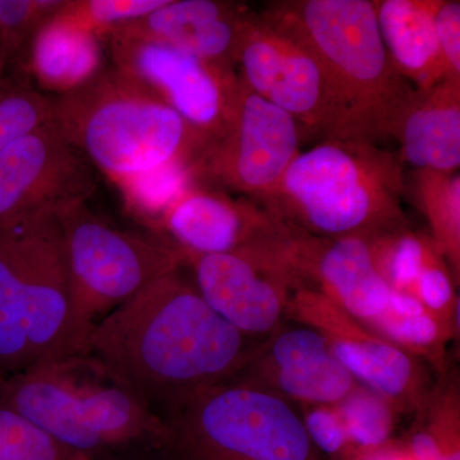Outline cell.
<instances>
[{"instance_id":"83f0119b","label":"cell","mask_w":460,"mask_h":460,"mask_svg":"<svg viewBox=\"0 0 460 460\" xmlns=\"http://www.w3.org/2000/svg\"><path fill=\"white\" fill-rule=\"evenodd\" d=\"M66 0H0V40L9 60L18 56L35 33L56 16Z\"/></svg>"},{"instance_id":"e0dca14e","label":"cell","mask_w":460,"mask_h":460,"mask_svg":"<svg viewBox=\"0 0 460 460\" xmlns=\"http://www.w3.org/2000/svg\"><path fill=\"white\" fill-rule=\"evenodd\" d=\"M244 13L246 9L237 3L223 0H168L147 16L118 27L111 35L160 42L210 62L234 66Z\"/></svg>"},{"instance_id":"7c38bea8","label":"cell","mask_w":460,"mask_h":460,"mask_svg":"<svg viewBox=\"0 0 460 460\" xmlns=\"http://www.w3.org/2000/svg\"><path fill=\"white\" fill-rule=\"evenodd\" d=\"M234 68L239 80L292 115L305 132L323 138L329 126L325 75L316 58L262 13L242 18Z\"/></svg>"},{"instance_id":"ba28073f","label":"cell","mask_w":460,"mask_h":460,"mask_svg":"<svg viewBox=\"0 0 460 460\" xmlns=\"http://www.w3.org/2000/svg\"><path fill=\"white\" fill-rule=\"evenodd\" d=\"M65 241L75 329L87 348L91 330L187 257L164 239L118 228L78 201L57 213ZM89 352V350H87Z\"/></svg>"},{"instance_id":"9a60e30c","label":"cell","mask_w":460,"mask_h":460,"mask_svg":"<svg viewBox=\"0 0 460 460\" xmlns=\"http://www.w3.org/2000/svg\"><path fill=\"white\" fill-rule=\"evenodd\" d=\"M283 256L299 284L314 281L348 316L370 323L385 313L393 288L378 271L368 239L314 237L289 226Z\"/></svg>"},{"instance_id":"2e32d148","label":"cell","mask_w":460,"mask_h":460,"mask_svg":"<svg viewBox=\"0 0 460 460\" xmlns=\"http://www.w3.org/2000/svg\"><path fill=\"white\" fill-rule=\"evenodd\" d=\"M290 298L288 311L298 313L319 330L354 380L389 401L413 394L419 380L416 366L401 347L363 332L350 323V316L316 290L298 286Z\"/></svg>"},{"instance_id":"30bf717a","label":"cell","mask_w":460,"mask_h":460,"mask_svg":"<svg viewBox=\"0 0 460 460\" xmlns=\"http://www.w3.org/2000/svg\"><path fill=\"white\" fill-rule=\"evenodd\" d=\"M108 40L115 68L147 84L177 111L202 151L222 137L241 90L234 66L145 39L111 35Z\"/></svg>"},{"instance_id":"cb8c5ba5","label":"cell","mask_w":460,"mask_h":460,"mask_svg":"<svg viewBox=\"0 0 460 460\" xmlns=\"http://www.w3.org/2000/svg\"><path fill=\"white\" fill-rule=\"evenodd\" d=\"M335 411L349 440L350 460L386 447L394 423L385 399L366 387L356 386L335 405Z\"/></svg>"},{"instance_id":"8992f818","label":"cell","mask_w":460,"mask_h":460,"mask_svg":"<svg viewBox=\"0 0 460 460\" xmlns=\"http://www.w3.org/2000/svg\"><path fill=\"white\" fill-rule=\"evenodd\" d=\"M84 352L57 214L0 232V378Z\"/></svg>"},{"instance_id":"ffe728a7","label":"cell","mask_w":460,"mask_h":460,"mask_svg":"<svg viewBox=\"0 0 460 460\" xmlns=\"http://www.w3.org/2000/svg\"><path fill=\"white\" fill-rule=\"evenodd\" d=\"M438 4V0L375 2L378 31L387 54L414 90L431 89L453 75L436 36Z\"/></svg>"},{"instance_id":"5bb4252c","label":"cell","mask_w":460,"mask_h":460,"mask_svg":"<svg viewBox=\"0 0 460 460\" xmlns=\"http://www.w3.org/2000/svg\"><path fill=\"white\" fill-rule=\"evenodd\" d=\"M150 228L186 257L269 247L288 233L262 205L196 183L171 199Z\"/></svg>"},{"instance_id":"6da1fadb","label":"cell","mask_w":460,"mask_h":460,"mask_svg":"<svg viewBox=\"0 0 460 460\" xmlns=\"http://www.w3.org/2000/svg\"><path fill=\"white\" fill-rule=\"evenodd\" d=\"M181 269L100 320L87 350L156 411L238 376L253 357L250 338L215 313Z\"/></svg>"},{"instance_id":"f546056e","label":"cell","mask_w":460,"mask_h":460,"mask_svg":"<svg viewBox=\"0 0 460 460\" xmlns=\"http://www.w3.org/2000/svg\"><path fill=\"white\" fill-rule=\"evenodd\" d=\"M304 423L311 441L326 458L352 459L349 440L335 408L314 405L313 410L305 414Z\"/></svg>"},{"instance_id":"484cf974","label":"cell","mask_w":460,"mask_h":460,"mask_svg":"<svg viewBox=\"0 0 460 460\" xmlns=\"http://www.w3.org/2000/svg\"><path fill=\"white\" fill-rule=\"evenodd\" d=\"M166 2L168 0H66L54 17L102 39L108 38L124 23L147 16Z\"/></svg>"},{"instance_id":"603a6c76","label":"cell","mask_w":460,"mask_h":460,"mask_svg":"<svg viewBox=\"0 0 460 460\" xmlns=\"http://www.w3.org/2000/svg\"><path fill=\"white\" fill-rule=\"evenodd\" d=\"M368 242L378 271L393 289L402 292H413L426 263L440 255L434 242L426 241L410 228L387 233Z\"/></svg>"},{"instance_id":"1f68e13d","label":"cell","mask_w":460,"mask_h":460,"mask_svg":"<svg viewBox=\"0 0 460 460\" xmlns=\"http://www.w3.org/2000/svg\"><path fill=\"white\" fill-rule=\"evenodd\" d=\"M435 30L441 53L450 72L460 77L459 0H438L435 11Z\"/></svg>"},{"instance_id":"9c48e42d","label":"cell","mask_w":460,"mask_h":460,"mask_svg":"<svg viewBox=\"0 0 460 460\" xmlns=\"http://www.w3.org/2000/svg\"><path fill=\"white\" fill-rule=\"evenodd\" d=\"M301 128L287 111L241 81L232 120L219 140L190 165L193 183L268 208L281 178L301 153Z\"/></svg>"},{"instance_id":"f1b7e54d","label":"cell","mask_w":460,"mask_h":460,"mask_svg":"<svg viewBox=\"0 0 460 460\" xmlns=\"http://www.w3.org/2000/svg\"><path fill=\"white\" fill-rule=\"evenodd\" d=\"M384 335L393 344L428 349L435 347L440 341L441 329L435 314L428 313L414 316H395L387 313L381 314L376 319L366 323Z\"/></svg>"},{"instance_id":"277c9868","label":"cell","mask_w":460,"mask_h":460,"mask_svg":"<svg viewBox=\"0 0 460 460\" xmlns=\"http://www.w3.org/2000/svg\"><path fill=\"white\" fill-rule=\"evenodd\" d=\"M404 190L398 153L367 141L323 138L296 156L266 208L314 237L374 239L408 228Z\"/></svg>"},{"instance_id":"e575fe53","label":"cell","mask_w":460,"mask_h":460,"mask_svg":"<svg viewBox=\"0 0 460 460\" xmlns=\"http://www.w3.org/2000/svg\"><path fill=\"white\" fill-rule=\"evenodd\" d=\"M356 460H413L410 454L404 456V454L396 452V450L383 449L375 450V452L362 454Z\"/></svg>"},{"instance_id":"52a82bcc","label":"cell","mask_w":460,"mask_h":460,"mask_svg":"<svg viewBox=\"0 0 460 460\" xmlns=\"http://www.w3.org/2000/svg\"><path fill=\"white\" fill-rule=\"evenodd\" d=\"M160 417L165 460H328L286 399L243 378L184 396Z\"/></svg>"},{"instance_id":"7402d4cb","label":"cell","mask_w":460,"mask_h":460,"mask_svg":"<svg viewBox=\"0 0 460 460\" xmlns=\"http://www.w3.org/2000/svg\"><path fill=\"white\" fill-rule=\"evenodd\" d=\"M413 195L428 217L436 250L459 277L460 268V175L456 172L414 171Z\"/></svg>"},{"instance_id":"8fae6325","label":"cell","mask_w":460,"mask_h":460,"mask_svg":"<svg viewBox=\"0 0 460 460\" xmlns=\"http://www.w3.org/2000/svg\"><path fill=\"white\" fill-rule=\"evenodd\" d=\"M96 187L98 171L53 117L0 153V232L87 201Z\"/></svg>"},{"instance_id":"4fadbf2b","label":"cell","mask_w":460,"mask_h":460,"mask_svg":"<svg viewBox=\"0 0 460 460\" xmlns=\"http://www.w3.org/2000/svg\"><path fill=\"white\" fill-rule=\"evenodd\" d=\"M281 243L187 256L193 284L206 304L248 338L278 328L293 290L299 286L281 255Z\"/></svg>"},{"instance_id":"7a4b0ae2","label":"cell","mask_w":460,"mask_h":460,"mask_svg":"<svg viewBox=\"0 0 460 460\" xmlns=\"http://www.w3.org/2000/svg\"><path fill=\"white\" fill-rule=\"evenodd\" d=\"M262 13L304 45L323 68L329 98L323 138L378 145L392 138L414 89L387 54L375 2L279 0Z\"/></svg>"},{"instance_id":"ac0fdd59","label":"cell","mask_w":460,"mask_h":460,"mask_svg":"<svg viewBox=\"0 0 460 460\" xmlns=\"http://www.w3.org/2000/svg\"><path fill=\"white\" fill-rule=\"evenodd\" d=\"M392 138L402 164L414 171L459 172L460 77L449 75L429 90H414Z\"/></svg>"},{"instance_id":"d4e9b609","label":"cell","mask_w":460,"mask_h":460,"mask_svg":"<svg viewBox=\"0 0 460 460\" xmlns=\"http://www.w3.org/2000/svg\"><path fill=\"white\" fill-rule=\"evenodd\" d=\"M53 117V98L30 84L0 81V153Z\"/></svg>"},{"instance_id":"44dd1931","label":"cell","mask_w":460,"mask_h":460,"mask_svg":"<svg viewBox=\"0 0 460 460\" xmlns=\"http://www.w3.org/2000/svg\"><path fill=\"white\" fill-rule=\"evenodd\" d=\"M29 68L41 89L65 95L102 69L98 36L57 20L48 21L29 42Z\"/></svg>"},{"instance_id":"d6a6232c","label":"cell","mask_w":460,"mask_h":460,"mask_svg":"<svg viewBox=\"0 0 460 460\" xmlns=\"http://www.w3.org/2000/svg\"><path fill=\"white\" fill-rule=\"evenodd\" d=\"M387 313L395 314V316H414L428 313V308L422 302L411 293L402 292V290L392 289L390 293L389 305L386 308Z\"/></svg>"},{"instance_id":"836d02e7","label":"cell","mask_w":460,"mask_h":460,"mask_svg":"<svg viewBox=\"0 0 460 460\" xmlns=\"http://www.w3.org/2000/svg\"><path fill=\"white\" fill-rule=\"evenodd\" d=\"M89 460H165L163 458L159 447H150V449L127 450V452H118L104 454V456H93Z\"/></svg>"},{"instance_id":"4dcf8cb0","label":"cell","mask_w":460,"mask_h":460,"mask_svg":"<svg viewBox=\"0 0 460 460\" xmlns=\"http://www.w3.org/2000/svg\"><path fill=\"white\" fill-rule=\"evenodd\" d=\"M411 295L417 296L429 313H443L454 304V287L449 272L445 270L440 255L432 257L420 271Z\"/></svg>"},{"instance_id":"d6986e66","label":"cell","mask_w":460,"mask_h":460,"mask_svg":"<svg viewBox=\"0 0 460 460\" xmlns=\"http://www.w3.org/2000/svg\"><path fill=\"white\" fill-rule=\"evenodd\" d=\"M266 356V372L280 393L314 405H337L356 387L328 341L313 326L280 332Z\"/></svg>"},{"instance_id":"5b68a950","label":"cell","mask_w":460,"mask_h":460,"mask_svg":"<svg viewBox=\"0 0 460 460\" xmlns=\"http://www.w3.org/2000/svg\"><path fill=\"white\" fill-rule=\"evenodd\" d=\"M53 99L54 120L66 140L117 186L168 165H192L201 154L180 114L114 66Z\"/></svg>"},{"instance_id":"3957f363","label":"cell","mask_w":460,"mask_h":460,"mask_svg":"<svg viewBox=\"0 0 460 460\" xmlns=\"http://www.w3.org/2000/svg\"><path fill=\"white\" fill-rule=\"evenodd\" d=\"M0 405L89 459L160 447L166 434L162 417L90 352L0 378Z\"/></svg>"},{"instance_id":"4316f807","label":"cell","mask_w":460,"mask_h":460,"mask_svg":"<svg viewBox=\"0 0 460 460\" xmlns=\"http://www.w3.org/2000/svg\"><path fill=\"white\" fill-rule=\"evenodd\" d=\"M0 460H89L0 405Z\"/></svg>"},{"instance_id":"d590c367","label":"cell","mask_w":460,"mask_h":460,"mask_svg":"<svg viewBox=\"0 0 460 460\" xmlns=\"http://www.w3.org/2000/svg\"><path fill=\"white\" fill-rule=\"evenodd\" d=\"M9 57L4 44L0 40V81L3 80V72H4L5 66L8 65Z\"/></svg>"}]
</instances>
